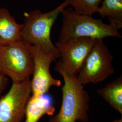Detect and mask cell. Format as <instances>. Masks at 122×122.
Returning <instances> with one entry per match:
<instances>
[{"label": "cell", "mask_w": 122, "mask_h": 122, "mask_svg": "<svg viewBox=\"0 0 122 122\" xmlns=\"http://www.w3.org/2000/svg\"><path fill=\"white\" fill-rule=\"evenodd\" d=\"M55 69L63 79L61 108L56 115L52 116L49 122H76L88 121L90 97L77 76L70 74L63 68L60 61Z\"/></svg>", "instance_id": "1"}, {"label": "cell", "mask_w": 122, "mask_h": 122, "mask_svg": "<svg viewBox=\"0 0 122 122\" xmlns=\"http://www.w3.org/2000/svg\"><path fill=\"white\" fill-rule=\"evenodd\" d=\"M70 5V0H65L48 12L43 13L36 10L25 13L21 33V40L39 47L54 60L59 58L57 48L51 39V31L62 10Z\"/></svg>", "instance_id": "2"}, {"label": "cell", "mask_w": 122, "mask_h": 122, "mask_svg": "<svg viewBox=\"0 0 122 122\" xmlns=\"http://www.w3.org/2000/svg\"><path fill=\"white\" fill-rule=\"evenodd\" d=\"M61 14L62 25L59 41L76 38L95 39L109 37L122 38L118 30L110 24L103 23L101 19L79 14L71 8L63 10Z\"/></svg>", "instance_id": "3"}, {"label": "cell", "mask_w": 122, "mask_h": 122, "mask_svg": "<svg viewBox=\"0 0 122 122\" xmlns=\"http://www.w3.org/2000/svg\"><path fill=\"white\" fill-rule=\"evenodd\" d=\"M31 45L22 40L0 47V74L13 82L30 79L33 69Z\"/></svg>", "instance_id": "4"}, {"label": "cell", "mask_w": 122, "mask_h": 122, "mask_svg": "<svg viewBox=\"0 0 122 122\" xmlns=\"http://www.w3.org/2000/svg\"><path fill=\"white\" fill-rule=\"evenodd\" d=\"M113 57L103 39H96L95 44L83 61L77 78L81 85L100 82L114 73Z\"/></svg>", "instance_id": "5"}, {"label": "cell", "mask_w": 122, "mask_h": 122, "mask_svg": "<svg viewBox=\"0 0 122 122\" xmlns=\"http://www.w3.org/2000/svg\"><path fill=\"white\" fill-rule=\"evenodd\" d=\"M31 94L30 79L13 82L9 92L0 99V122H22Z\"/></svg>", "instance_id": "6"}, {"label": "cell", "mask_w": 122, "mask_h": 122, "mask_svg": "<svg viewBox=\"0 0 122 122\" xmlns=\"http://www.w3.org/2000/svg\"><path fill=\"white\" fill-rule=\"evenodd\" d=\"M96 39L89 38H71L55 44L63 68L77 76L83 61L95 44Z\"/></svg>", "instance_id": "7"}, {"label": "cell", "mask_w": 122, "mask_h": 122, "mask_svg": "<svg viewBox=\"0 0 122 122\" xmlns=\"http://www.w3.org/2000/svg\"><path fill=\"white\" fill-rule=\"evenodd\" d=\"M31 49L33 58V77L30 80L32 95H44L52 86H61V81L53 78L50 71L51 64L54 61L52 57L37 46L32 45Z\"/></svg>", "instance_id": "8"}, {"label": "cell", "mask_w": 122, "mask_h": 122, "mask_svg": "<svg viewBox=\"0 0 122 122\" xmlns=\"http://www.w3.org/2000/svg\"><path fill=\"white\" fill-rule=\"evenodd\" d=\"M55 108L51 96L31 95L26 105L24 122H38L44 115L53 116Z\"/></svg>", "instance_id": "9"}, {"label": "cell", "mask_w": 122, "mask_h": 122, "mask_svg": "<svg viewBox=\"0 0 122 122\" xmlns=\"http://www.w3.org/2000/svg\"><path fill=\"white\" fill-rule=\"evenodd\" d=\"M22 27L7 9L0 8V47L21 41Z\"/></svg>", "instance_id": "10"}, {"label": "cell", "mask_w": 122, "mask_h": 122, "mask_svg": "<svg viewBox=\"0 0 122 122\" xmlns=\"http://www.w3.org/2000/svg\"><path fill=\"white\" fill-rule=\"evenodd\" d=\"M100 95L114 110L122 114V77L121 76L97 90Z\"/></svg>", "instance_id": "11"}, {"label": "cell", "mask_w": 122, "mask_h": 122, "mask_svg": "<svg viewBox=\"0 0 122 122\" xmlns=\"http://www.w3.org/2000/svg\"><path fill=\"white\" fill-rule=\"evenodd\" d=\"M98 13L107 17L109 24L117 30L122 28V0H104Z\"/></svg>", "instance_id": "12"}, {"label": "cell", "mask_w": 122, "mask_h": 122, "mask_svg": "<svg viewBox=\"0 0 122 122\" xmlns=\"http://www.w3.org/2000/svg\"><path fill=\"white\" fill-rule=\"evenodd\" d=\"M71 5L77 13L92 16L98 13L102 0H70Z\"/></svg>", "instance_id": "13"}, {"label": "cell", "mask_w": 122, "mask_h": 122, "mask_svg": "<svg viewBox=\"0 0 122 122\" xmlns=\"http://www.w3.org/2000/svg\"><path fill=\"white\" fill-rule=\"evenodd\" d=\"M8 81L7 76L0 74V96L6 87Z\"/></svg>", "instance_id": "14"}, {"label": "cell", "mask_w": 122, "mask_h": 122, "mask_svg": "<svg viewBox=\"0 0 122 122\" xmlns=\"http://www.w3.org/2000/svg\"><path fill=\"white\" fill-rule=\"evenodd\" d=\"M113 122H122V118L120 119H116V120H114Z\"/></svg>", "instance_id": "15"}]
</instances>
